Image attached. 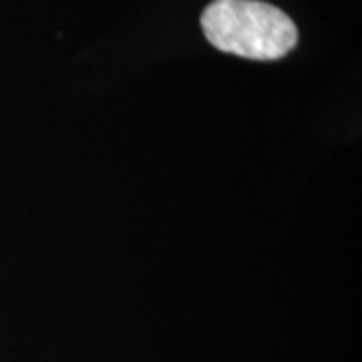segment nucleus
<instances>
[{
  "instance_id": "f257e3e1",
  "label": "nucleus",
  "mask_w": 362,
  "mask_h": 362,
  "mask_svg": "<svg viewBox=\"0 0 362 362\" xmlns=\"http://www.w3.org/2000/svg\"><path fill=\"white\" fill-rule=\"evenodd\" d=\"M202 28L216 49L252 61L282 59L298 42L292 18L262 0H214L202 14Z\"/></svg>"
}]
</instances>
